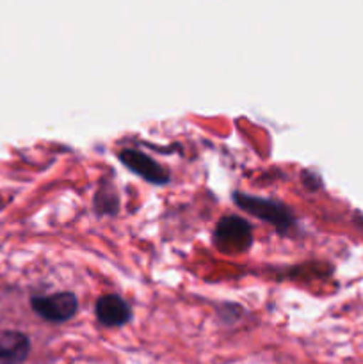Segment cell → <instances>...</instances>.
Returning a JSON list of instances; mask_svg holds the SVG:
<instances>
[{"label": "cell", "instance_id": "cell-1", "mask_svg": "<svg viewBox=\"0 0 363 364\" xmlns=\"http://www.w3.org/2000/svg\"><path fill=\"white\" fill-rule=\"evenodd\" d=\"M214 244L226 255H242L253 244L251 226L237 215H228L217 223L214 231Z\"/></svg>", "mask_w": 363, "mask_h": 364}, {"label": "cell", "instance_id": "cell-2", "mask_svg": "<svg viewBox=\"0 0 363 364\" xmlns=\"http://www.w3.org/2000/svg\"><path fill=\"white\" fill-rule=\"evenodd\" d=\"M233 199L242 210L253 213V215L258 217V219L267 220V223L280 228V230H287V228L292 226V223H294L292 213L288 212L283 205H280V203H274L270 201V199H262V198H256V196H246V194H235Z\"/></svg>", "mask_w": 363, "mask_h": 364}, {"label": "cell", "instance_id": "cell-3", "mask_svg": "<svg viewBox=\"0 0 363 364\" xmlns=\"http://www.w3.org/2000/svg\"><path fill=\"white\" fill-rule=\"evenodd\" d=\"M32 309L38 313L41 318L48 322H66L77 313L78 301L70 291H59V294L43 295V297H34L31 301Z\"/></svg>", "mask_w": 363, "mask_h": 364}, {"label": "cell", "instance_id": "cell-4", "mask_svg": "<svg viewBox=\"0 0 363 364\" xmlns=\"http://www.w3.org/2000/svg\"><path fill=\"white\" fill-rule=\"evenodd\" d=\"M120 160L132 173L139 174L149 183L164 185L169 181V174L162 169V166L144 153L135 151V149H123V151H120Z\"/></svg>", "mask_w": 363, "mask_h": 364}, {"label": "cell", "instance_id": "cell-5", "mask_svg": "<svg viewBox=\"0 0 363 364\" xmlns=\"http://www.w3.org/2000/svg\"><path fill=\"white\" fill-rule=\"evenodd\" d=\"M130 306L117 295H103L96 301V318L105 327H121L130 320Z\"/></svg>", "mask_w": 363, "mask_h": 364}, {"label": "cell", "instance_id": "cell-6", "mask_svg": "<svg viewBox=\"0 0 363 364\" xmlns=\"http://www.w3.org/2000/svg\"><path fill=\"white\" fill-rule=\"evenodd\" d=\"M31 352V341L23 333H0V364H21Z\"/></svg>", "mask_w": 363, "mask_h": 364}]
</instances>
